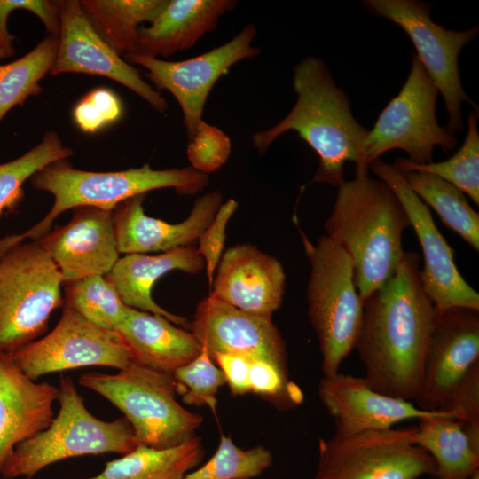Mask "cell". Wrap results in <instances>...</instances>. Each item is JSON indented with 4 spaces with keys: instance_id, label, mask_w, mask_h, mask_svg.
<instances>
[{
    "instance_id": "cell-35",
    "label": "cell",
    "mask_w": 479,
    "mask_h": 479,
    "mask_svg": "<svg viewBox=\"0 0 479 479\" xmlns=\"http://www.w3.org/2000/svg\"><path fill=\"white\" fill-rule=\"evenodd\" d=\"M177 393L191 405H207L216 412V395L225 383L224 376L208 352H201L190 363L177 368L172 374Z\"/></svg>"
},
{
    "instance_id": "cell-27",
    "label": "cell",
    "mask_w": 479,
    "mask_h": 479,
    "mask_svg": "<svg viewBox=\"0 0 479 479\" xmlns=\"http://www.w3.org/2000/svg\"><path fill=\"white\" fill-rule=\"evenodd\" d=\"M203 458L204 448L196 436L172 448L138 444L106 462L99 474L85 479H183Z\"/></svg>"
},
{
    "instance_id": "cell-15",
    "label": "cell",
    "mask_w": 479,
    "mask_h": 479,
    "mask_svg": "<svg viewBox=\"0 0 479 479\" xmlns=\"http://www.w3.org/2000/svg\"><path fill=\"white\" fill-rule=\"evenodd\" d=\"M81 73L105 76L127 87L160 113L169 106L161 93L95 31L80 1H59V43L51 75Z\"/></svg>"
},
{
    "instance_id": "cell-19",
    "label": "cell",
    "mask_w": 479,
    "mask_h": 479,
    "mask_svg": "<svg viewBox=\"0 0 479 479\" xmlns=\"http://www.w3.org/2000/svg\"><path fill=\"white\" fill-rule=\"evenodd\" d=\"M37 240L58 267L63 283L106 276L120 258L114 212L95 207L74 208L68 224Z\"/></svg>"
},
{
    "instance_id": "cell-18",
    "label": "cell",
    "mask_w": 479,
    "mask_h": 479,
    "mask_svg": "<svg viewBox=\"0 0 479 479\" xmlns=\"http://www.w3.org/2000/svg\"><path fill=\"white\" fill-rule=\"evenodd\" d=\"M319 399L334 420L335 434L353 435L392 428L410 420L456 414L420 409L412 401L387 396L369 386L364 377L340 372L321 378Z\"/></svg>"
},
{
    "instance_id": "cell-11",
    "label": "cell",
    "mask_w": 479,
    "mask_h": 479,
    "mask_svg": "<svg viewBox=\"0 0 479 479\" xmlns=\"http://www.w3.org/2000/svg\"><path fill=\"white\" fill-rule=\"evenodd\" d=\"M364 7L374 16L399 26L410 37L428 75L441 93L448 116L449 132L464 129L462 103H474L465 92L458 58L465 45L475 39L479 27L463 31L446 29L430 16L432 4L420 0H364Z\"/></svg>"
},
{
    "instance_id": "cell-5",
    "label": "cell",
    "mask_w": 479,
    "mask_h": 479,
    "mask_svg": "<svg viewBox=\"0 0 479 479\" xmlns=\"http://www.w3.org/2000/svg\"><path fill=\"white\" fill-rule=\"evenodd\" d=\"M58 387L57 415L47 428L15 447L2 467L4 478L32 479L44 467L66 459L124 455L138 445L124 417L105 421L90 413L71 377L61 375Z\"/></svg>"
},
{
    "instance_id": "cell-17",
    "label": "cell",
    "mask_w": 479,
    "mask_h": 479,
    "mask_svg": "<svg viewBox=\"0 0 479 479\" xmlns=\"http://www.w3.org/2000/svg\"><path fill=\"white\" fill-rule=\"evenodd\" d=\"M191 329L211 358L233 354L287 369L286 344L271 317L241 310L208 295L198 303Z\"/></svg>"
},
{
    "instance_id": "cell-26",
    "label": "cell",
    "mask_w": 479,
    "mask_h": 479,
    "mask_svg": "<svg viewBox=\"0 0 479 479\" xmlns=\"http://www.w3.org/2000/svg\"><path fill=\"white\" fill-rule=\"evenodd\" d=\"M414 441L434 459L436 479H469L479 471V440L452 414L419 420Z\"/></svg>"
},
{
    "instance_id": "cell-6",
    "label": "cell",
    "mask_w": 479,
    "mask_h": 479,
    "mask_svg": "<svg viewBox=\"0 0 479 479\" xmlns=\"http://www.w3.org/2000/svg\"><path fill=\"white\" fill-rule=\"evenodd\" d=\"M78 383L123 413L138 444L157 449L175 447L194 436L203 420L201 415L177 401L172 374L135 360L114 374L83 373Z\"/></svg>"
},
{
    "instance_id": "cell-29",
    "label": "cell",
    "mask_w": 479,
    "mask_h": 479,
    "mask_svg": "<svg viewBox=\"0 0 479 479\" xmlns=\"http://www.w3.org/2000/svg\"><path fill=\"white\" fill-rule=\"evenodd\" d=\"M401 174L411 190L437 213L444 225L478 252L479 214L469 205L465 193L428 172L408 171Z\"/></svg>"
},
{
    "instance_id": "cell-9",
    "label": "cell",
    "mask_w": 479,
    "mask_h": 479,
    "mask_svg": "<svg viewBox=\"0 0 479 479\" xmlns=\"http://www.w3.org/2000/svg\"><path fill=\"white\" fill-rule=\"evenodd\" d=\"M437 94L438 90L423 65L412 54L404 84L368 131L356 176L368 175L371 163L389 150L404 151L409 155L407 159L415 163L433 161L436 146L454 150L457 137L436 120Z\"/></svg>"
},
{
    "instance_id": "cell-10",
    "label": "cell",
    "mask_w": 479,
    "mask_h": 479,
    "mask_svg": "<svg viewBox=\"0 0 479 479\" xmlns=\"http://www.w3.org/2000/svg\"><path fill=\"white\" fill-rule=\"evenodd\" d=\"M415 433L416 426L320 438L313 479L435 477L436 462L415 444Z\"/></svg>"
},
{
    "instance_id": "cell-28",
    "label": "cell",
    "mask_w": 479,
    "mask_h": 479,
    "mask_svg": "<svg viewBox=\"0 0 479 479\" xmlns=\"http://www.w3.org/2000/svg\"><path fill=\"white\" fill-rule=\"evenodd\" d=\"M169 0H82L81 7L98 35L120 56L137 52L138 30L152 22Z\"/></svg>"
},
{
    "instance_id": "cell-16",
    "label": "cell",
    "mask_w": 479,
    "mask_h": 479,
    "mask_svg": "<svg viewBox=\"0 0 479 479\" xmlns=\"http://www.w3.org/2000/svg\"><path fill=\"white\" fill-rule=\"evenodd\" d=\"M479 364V310L436 311L426 352L420 391L413 403L439 411L469 371Z\"/></svg>"
},
{
    "instance_id": "cell-39",
    "label": "cell",
    "mask_w": 479,
    "mask_h": 479,
    "mask_svg": "<svg viewBox=\"0 0 479 479\" xmlns=\"http://www.w3.org/2000/svg\"><path fill=\"white\" fill-rule=\"evenodd\" d=\"M239 203L229 199L222 203L214 219L198 239L197 250L204 260L207 277L211 287L217 265L224 254L226 227L238 208Z\"/></svg>"
},
{
    "instance_id": "cell-24",
    "label": "cell",
    "mask_w": 479,
    "mask_h": 479,
    "mask_svg": "<svg viewBox=\"0 0 479 479\" xmlns=\"http://www.w3.org/2000/svg\"><path fill=\"white\" fill-rule=\"evenodd\" d=\"M204 267L197 247L190 246L154 255H125L105 277L115 287L128 307L162 316L177 326H187L186 318L175 315L154 302L152 288L161 277L171 271L197 274Z\"/></svg>"
},
{
    "instance_id": "cell-21",
    "label": "cell",
    "mask_w": 479,
    "mask_h": 479,
    "mask_svg": "<svg viewBox=\"0 0 479 479\" xmlns=\"http://www.w3.org/2000/svg\"><path fill=\"white\" fill-rule=\"evenodd\" d=\"M145 198V194L130 198L113 210L120 254L163 253L192 246L222 205L220 192H208L196 200L185 220L170 224L145 215L143 208Z\"/></svg>"
},
{
    "instance_id": "cell-41",
    "label": "cell",
    "mask_w": 479,
    "mask_h": 479,
    "mask_svg": "<svg viewBox=\"0 0 479 479\" xmlns=\"http://www.w3.org/2000/svg\"><path fill=\"white\" fill-rule=\"evenodd\" d=\"M212 359L222 371L225 383L233 395H243L250 392L248 358L233 354L219 353Z\"/></svg>"
},
{
    "instance_id": "cell-1",
    "label": "cell",
    "mask_w": 479,
    "mask_h": 479,
    "mask_svg": "<svg viewBox=\"0 0 479 479\" xmlns=\"http://www.w3.org/2000/svg\"><path fill=\"white\" fill-rule=\"evenodd\" d=\"M419 260L404 251L395 273L364 302L355 345L371 388L412 402L436 315L420 282Z\"/></svg>"
},
{
    "instance_id": "cell-2",
    "label": "cell",
    "mask_w": 479,
    "mask_h": 479,
    "mask_svg": "<svg viewBox=\"0 0 479 479\" xmlns=\"http://www.w3.org/2000/svg\"><path fill=\"white\" fill-rule=\"evenodd\" d=\"M296 101L290 112L272 127L252 137L260 153L282 134L295 131L318 154L313 182L339 187L344 181V164H359L369 130L351 112L350 101L338 87L321 59L307 56L294 67Z\"/></svg>"
},
{
    "instance_id": "cell-42",
    "label": "cell",
    "mask_w": 479,
    "mask_h": 479,
    "mask_svg": "<svg viewBox=\"0 0 479 479\" xmlns=\"http://www.w3.org/2000/svg\"><path fill=\"white\" fill-rule=\"evenodd\" d=\"M469 479H479V471L475 472Z\"/></svg>"
},
{
    "instance_id": "cell-22",
    "label": "cell",
    "mask_w": 479,
    "mask_h": 479,
    "mask_svg": "<svg viewBox=\"0 0 479 479\" xmlns=\"http://www.w3.org/2000/svg\"><path fill=\"white\" fill-rule=\"evenodd\" d=\"M59 395V387L36 382L0 352V474L18 444L50 426Z\"/></svg>"
},
{
    "instance_id": "cell-4",
    "label": "cell",
    "mask_w": 479,
    "mask_h": 479,
    "mask_svg": "<svg viewBox=\"0 0 479 479\" xmlns=\"http://www.w3.org/2000/svg\"><path fill=\"white\" fill-rule=\"evenodd\" d=\"M30 181L35 189L51 193L54 203L29 230L1 239L0 255L26 239L37 240L46 235L53 221L66 210L87 206L113 211L124 200L161 188L194 194L208 185V175L192 167L153 169L149 164L121 171H86L73 168L66 159L46 166Z\"/></svg>"
},
{
    "instance_id": "cell-8",
    "label": "cell",
    "mask_w": 479,
    "mask_h": 479,
    "mask_svg": "<svg viewBox=\"0 0 479 479\" xmlns=\"http://www.w3.org/2000/svg\"><path fill=\"white\" fill-rule=\"evenodd\" d=\"M62 276L39 240L0 255V352L12 354L43 334L64 305Z\"/></svg>"
},
{
    "instance_id": "cell-40",
    "label": "cell",
    "mask_w": 479,
    "mask_h": 479,
    "mask_svg": "<svg viewBox=\"0 0 479 479\" xmlns=\"http://www.w3.org/2000/svg\"><path fill=\"white\" fill-rule=\"evenodd\" d=\"M439 411L456 414L465 424L479 426V364L459 383Z\"/></svg>"
},
{
    "instance_id": "cell-31",
    "label": "cell",
    "mask_w": 479,
    "mask_h": 479,
    "mask_svg": "<svg viewBox=\"0 0 479 479\" xmlns=\"http://www.w3.org/2000/svg\"><path fill=\"white\" fill-rule=\"evenodd\" d=\"M478 110L467 117V131L459 150L445 161L439 162L415 163L399 158L393 166L400 172L424 171L434 174L452 184L467 194L476 205L479 204V132Z\"/></svg>"
},
{
    "instance_id": "cell-37",
    "label": "cell",
    "mask_w": 479,
    "mask_h": 479,
    "mask_svg": "<svg viewBox=\"0 0 479 479\" xmlns=\"http://www.w3.org/2000/svg\"><path fill=\"white\" fill-rule=\"evenodd\" d=\"M122 113L120 98L108 89L98 88L86 94L75 105L73 116L82 131L94 133L116 122Z\"/></svg>"
},
{
    "instance_id": "cell-20",
    "label": "cell",
    "mask_w": 479,
    "mask_h": 479,
    "mask_svg": "<svg viewBox=\"0 0 479 479\" xmlns=\"http://www.w3.org/2000/svg\"><path fill=\"white\" fill-rule=\"evenodd\" d=\"M211 296L241 310L271 317L281 306L286 274L281 263L255 246L243 243L224 252Z\"/></svg>"
},
{
    "instance_id": "cell-23",
    "label": "cell",
    "mask_w": 479,
    "mask_h": 479,
    "mask_svg": "<svg viewBox=\"0 0 479 479\" xmlns=\"http://www.w3.org/2000/svg\"><path fill=\"white\" fill-rule=\"evenodd\" d=\"M236 4L234 0H169L148 27H139L137 52L169 58L190 49Z\"/></svg>"
},
{
    "instance_id": "cell-12",
    "label": "cell",
    "mask_w": 479,
    "mask_h": 479,
    "mask_svg": "<svg viewBox=\"0 0 479 479\" xmlns=\"http://www.w3.org/2000/svg\"><path fill=\"white\" fill-rule=\"evenodd\" d=\"M257 33L254 24L244 27L230 41L194 58L168 61L149 55L130 52L127 62L146 70V77L160 90L169 91L177 101L188 139L202 120L205 104L217 80L236 63L253 59L262 50L252 45Z\"/></svg>"
},
{
    "instance_id": "cell-30",
    "label": "cell",
    "mask_w": 479,
    "mask_h": 479,
    "mask_svg": "<svg viewBox=\"0 0 479 479\" xmlns=\"http://www.w3.org/2000/svg\"><path fill=\"white\" fill-rule=\"evenodd\" d=\"M58 43L59 35H49L27 54L0 65V121L13 106L42 92L39 82L51 70Z\"/></svg>"
},
{
    "instance_id": "cell-25",
    "label": "cell",
    "mask_w": 479,
    "mask_h": 479,
    "mask_svg": "<svg viewBox=\"0 0 479 479\" xmlns=\"http://www.w3.org/2000/svg\"><path fill=\"white\" fill-rule=\"evenodd\" d=\"M116 331L133 356V360L173 374L202 350L192 332L179 328L166 318L128 307Z\"/></svg>"
},
{
    "instance_id": "cell-13",
    "label": "cell",
    "mask_w": 479,
    "mask_h": 479,
    "mask_svg": "<svg viewBox=\"0 0 479 479\" xmlns=\"http://www.w3.org/2000/svg\"><path fill=\"white\" fill-rule=\"evenodd\" d=\"M10 356L35 381L51 373L88 366L121 370L133 360L117 331L100 328L66 305L49 334Z\"/></svg>"
},
{
    "instance_id": "cell-32",
    "label": "cell",
    "mask_w": 479,
    "mask_h": 479,
    "mask_svg": "<svg viewBox=\"0 0 479 479\" xmlns=\"http://www.w3.org/2000/svg\"><path fill=\"white\" fill-rule=\"evenodd\" d=\"M64 285V305L100 328L116 331L128 306L105 276H89Z\"/></svg>"
},
{
    "instance_id": "cell-34",
    "label": "cell",
    "mask_w": 479,
    "mask_h": 479,
    "mask_svg": "<svg viewBox=\"0 0 479 479\" xmlns=\"http://www.w3.org/2000/svg\"><path fill=\"white\" fill-rule=\"evenodd\" d=\"M272 464L271 452L261 445L243 450L221 434L214 455L183 479H253Z\"/></svg>"
},
{
    "instance_id": "cell-3",
    "label": "cell",
    "mask_w": 479,
    "mask_h": 479,
    "mask_svg": "<svg viewBox=\"0 0 479 479\" xmlns=\"http://www.w3.org/2000/svg\"><path fill=\"white\" fill-rule=\"evenodd\" d=\"M408 226L405 210L384 181L358 175L338 187L324 228L352 260L363 302L395 273Z\"/></svg>"
},
{
    "instance_id": "cell-7",
    "label": "cell",
    "mask_w": 479,
    "mask_h": 479,
    "mask_svg": "<svg viewBox=\"0 0 479 479\" xmlns=\"http://www.w3.org/2000/svg\"><path fill=\"white\" fill-rule=\"evenodd\" d=\"M299 231L310 264L306 289L308 316L318 337L323 375H333L355 349L364 302L349 255L326 235L313 244Z\"/></svg>"
},
{
    "instance_id": "cell-33",
    "label": "cell",
    "mask_w": 479,
    "mask_h": 479,
    "mask_svg": "<svg viewBox=\"0 0 479 479\" xmlns=\"http://www.w3.org/2000/svg\"><path fill=\"white\" fill-rule=\"evenodd\" d=\"M74 152L55 131H47L41 143L20 157L0 164V216L22 196L23 183L46 166L66 160Z\"/></svg>"
},
{
    "instance_id": "cell-38",
    "label": "cell",
    "mask_w": 479,
    "mask_h": 479,
    "mask_svg": "<svg viewBox=\"0 0 479 479\" xmlns=\"http://www.w3.org/2000/svg\"><path fill=\"white\" fill-rule=\"evenodd\" d=\"M27 10L44 24L50 35L59 33V1L49 0H0V59L13 53L14 37L8 32L7 19L15 10Z\"/></svg>"
},
{
    "instance_id": "cell-14",
    "label": "cell",
    "mask_w": 479,
    "mask_h": 479,
    "mask_svg": "<svg viewBox=\"0 0 479 479\" xmlns=\"http://www.w3.org/2000/svg\"><path fill=\"white\" fill-rule=\"evenodd\" d=\"M369 168L392 189L405 210L422 250L420 282L436 310L442 312L454 307L479 310V294L458 271L453 249L437 229L429 208L411 190L393 164L377 159Z\"/></svg>"
},
{
    "instance_id": "cell-36",
    "label": "cell",
    "mask_w": 479,
    "mask_h": 479,
    "mask_svg": "<svg viewBox=\"0 0 479 479\" xmlns=\"http://www.w3.org/2000/svg\"><path fill=\"white\" fill-rule=\"evenodd\" d=\"M231 147L230 138L224 132L202 121L189 140L186 152L191 167L208 175L226 162Z\"/></svg>"
}]
</instances>
